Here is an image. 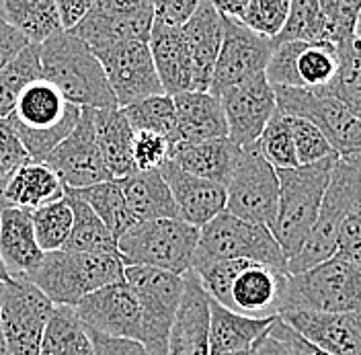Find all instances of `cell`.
<instances>
[{
    "label": "cell",
    "mask_w": 361,
    "mask_h": 355,
    "mask_svg": "<svg viewBox=\"0 0 361 355\" xmlns=\"http://www.w3.org/2000/svg\"><path fill=\"white\" fill-rule=\"evenodd\" d=\"M193 66V90L207 92L222 47L224 23L212 0H200L191 19L180 27Z\"/></svg>",
    "instance_id": "603a6c76"
},
{
    "label": "cell",
    "mask_w": 361,
    "mask_h": 355,
    "mask_svg": "<svg viewBox=\"0 0 361 355\" xmlns=\"http://www.w3.org/2000/svg\"><path fill=\"white\" fill-rule=\"evenodd\" d=\"M269 333L273 335V337H277L279 341H283V343L292 349L293 355H329L326 351H322L320 347L312 345L310 341H306L304 337H300V335L295 333L293 329H290L279 316L273 318V323H271L269 327Z\"/></svg>",
    "instance_id": "816d5d0a"
},
{
    "label": "cell",
    "mask_w": 361,
    "mask_h": 355,
    "mask_svg": "<svg viewBox=\"0 0 361 355\" xmlns=\"http://www.w3.org/2000/svg\"><path fill=\"white\" fill-rule=\"evenodd\" d=\"M335 49L338 58L337 72L320 90L335 97L361 121V42L353 37Z\"/></svg>",
    "instance_id": "d590c367"
},
{
    "label": "cell",
    "mask_w": 361,
    "mask_h": 355,
    "mask_svg": "<svg viewBox=\"0 0 361 355\" xmlns=\"http://www.w3.org/2000/svg\"><path fill=\"white\" fill-rule=\"evenodd\" d=\"M80 112L82 109L68 103L58 89L39 78L23 90L6 121L19 138L29 160L45 162L56 146H60L74 130Z\"/></svg>",
    "instance_id": "5b68a950"
},
{
    "label": "cell",
    "mask_w": 361,
    "mask_h": 355,
    "mask_svg": "<svg viewBox=\"0 0 361 355\" xmlns=\"http://www.w3.org/2000/svg\"><path fill=\"white\" fill-rule=\"evenodd\" d=\"M160 173L171 189L179 220L185 224L202 230L205 224L226 212V187L222 185L193 177L171 160L160 167Z\"/></svg>",
    "instance_id": "7402d4cb"
},
{
    "label": "cell",
    "mask_w": 361,
    "mask_h": 355,
    "mask_svg": "<svg viewBox=\"0 0 361 355\" xmlns=\"http://www.w3.org/2000/svg\"><path fill=\"white\" fill-rule=\"evenodd\" d=\"M94 56L103 66L119 109L157 95H164L148 44L130 42L109 47Z\"/></svg>",
    "instance_id": "9a60e30c"
},
{
    "label": "cell",
    "mask_w": 361,
    "mask_h": 355,
    "mask_svg": "<svg viewBox=\"0 0 361 355\" xmlns=\"http://www.w3.org/2000/svg\"><path fill=\"white\" fill-rule=\"evenodd\" d=\"M279 318L329 355H361V312H286Z\"/></svg>",
    "instance_id": "ffe728a7"
},
{
    "label": "cell",
    "mask_w": 361,
    "mask_h": 355,
    "mask_svg": "<svg viewBox=\"0 0 361 355\" xmlns=\"http://www.w3.org/2000/svg\"><path fill=\"white\" fill-rule=\"evenodd\" d=\"M335 255L361 263V201L347 214L338 228Z\"/></svg>",
    "instance_id": "c3c4849f"
},
{
    "label": "cell",
    "mask_w": 361,
    "mask_h": 355,
    "mask_svg": "<svg viewBox=\"0 0 361 355\" xmlns=\"http://www.w3.org/2000/svg\"><path fill=\"white\" fill-rule=\"evenodd\" d=\"M25 45H29L21 35L11 29L8 25L0 31V70L6 66L19 52H21Z\"/></svg>",
    "instance_id": "db71d44e"
},
{
    "label": "cell",
    "mask_w": 361,
    "mask_h": 355,
    "mask_svg": "<svg viewBox=\"0 0 361 355\" xmlns=\"http://www.w3.org/2000/svg\"><path fill=\"white\" fill-rule=\"evenodd\" d=\"M4 210V203H2V195H0V212ZM11 279H8V275H6V269L2 265V261H0V284H8Z\"/></svg>",
    "instance_id": "9f6ffc18"
},
{
    "label": "cell",
    "mask_w": 361,
    "mask_h": 355,
    "mask_svg": "<svg viewBox=\"0 0 361 355\" xmlns=\"http://www.w3.org/2000/svg\"><path fill=\"white\" fill-rule=\"evenodd\" d=\"M257 146H259L261 155L265 156V160L269 162L273 169H293V167H298L290 126H288L286 115L279 109H275V113L271 115L265 130L261 133V138L257 140Z\"/></svg>",
    "instance_id": "b9f144b4"
},
{
    "label": "cell",
    "mask_w": 361,
    "mask_h": 355,
    "mask_svg": "<svg viewBox=\"0 0 361 355\" xmlns=\"http://www.w3.org/2000/svg\"><path fill=\"white\" fill-rule=\"evenodd\" d=\"M169 152H171V144L166 138L148 132L134 133L132 156H134L135 171H157L169 160Z\"/></svg>",
    "instance_id": "bcb514c9"
},
{
    "label": "cell",
    "mask_w": 361,
    "mask_h": 355,
    "mask_svg": "<svg viewBox=\"0 0 361 355\" xmlns=\"http://www.w3.org/2000/svg\"><path fill=\"white\" fill-rule=\"evenodd\" d=\"M338 68L335 45L300 44L293 60V74L298 89H320L329 85Z\"/></svg>",
    "instance_id": "74e56055"
},
{
    "label": "cell",
    "mask_w": 361,
    "mask_h": 355,
    "mask_svg": "<svg viewBox=\"0 0 361 355\" xmlns=\"http://www.w3.org/2000/svg\"><path fill=\"white\" fill-rule=\"evenodd\" d=\"M89 335L94 355H152L140 341L134 339H115L92 331H89Z\"/></svg>",
    "instance_id": "f907efd6"
},
{
    "label": "cell",
    "mask_w": 361,
    "mask_h": 355,
    "mask_svg": "<svg viewBox=\"0 0 361 355\" xmlns=\"http://www.w3.org/2000/svg\"><path fill=\"white\" fill-rule=\"evenodd\" d=\"M286 312H361V263L333 255L288 275L279 302V314Z\"/></svg>",
    "instance_id": "8992f818"
},
{
    "label": "cell",
    "mask_w": 361,
    "mask_h": 355,
    "mask_svg": "<svg viewBox=\"0 0 361 355\" xmlns=\"http://www.w3.org/2000/svg\"><path fill=\"white\" fill-rule=\"evenodd\" d=\"M148 47L164 95L177 97L180 92L193 90L191 56L180 29L152 23Z\"/></svg>",
    "instance_id": "484cf974"
},
{
    "label": "cell",
    "mask_w": 361,
    "mask_h": 355,
    "mask_svg": "<svg viewBox=\"0 0 361 355\" xmlns=\"http://www.w3.org/2000/svg\"><path fill=\"white\" fill-rule=\"evenodd\" d=\"M200 0H162L154 2V23L180 29L195 13Z\"/></svg>",
    "instance_id": "681fc988"
},
{
    "label": "cell",
    "mask_w": 361,
    "mask_h": 355,
    "mask_svg": "<svg viewBox=\"0 0 361 355\" xmlns=\"http://www.w3.org/2000/svg\"><path fill=\"white\" fill-rule=\"evenodd\" d=\"M279 179L257 144L243 148L226 185V212L245 222L271 228L277 214Z\"/></svg>",
    "instance_id": "8fae6325"
},
{
    "label": "cell",
    "mask_w": 361,
    "mask_h": 355,
    "mask_svg": "<svg viewBox=\"0 0 361 355\" xmlns=\"http://www.w3.org/2000/svg\"><path fill=\"white\" fill-rule=\"evenodd\" d=\"M277 109L316 126L338 156L361 152V121L320 89H273Z\"/></svg>",
    "instance_id": "4fadbf2b"
},
{
    "label": "cell",
    "mask_w": 361,
    "mask_h": 355,
    "mask_svg": "<svg viewBox=\"0 0 361 355\" xmlns=\"http://www.w3.org/2000/svg\"><path fill=\"white\" fill-rule=\"evenodd\" d=\"M216 304L248 318L279 316L288 273L252 261H218L193 269Z\"/></svg>",
    "instance_id": "6da1fadb"
},
{
    "label": "cell",
    "mask_w": 361,
    "mask_h": 355,
    "mask_svg": "<svg viewBox=\"0 0 361 355\" xmlns=\"http://www.w3.org/2000/svg\"><path fill=\"white\" fill-rule=\"evenodd\" d=\"M123 191L126 205L135 222H152V220H175L179 218L177 205L173 201L171 189L157 171H135L134 175L117 179Z\"/></svg>",
    "instance_id": "f1b7e54d"
},
{
    "label": "cell",
    "mask_w": 361,
    "mask_h": 355,
    "mask_svg": "<svg viewBox=\"0 0 361 355\" xmlns=\"http://www.w3.org/2000/svg\"><path fill=\"white\" fill-rule=\"evenodd\" d=\"M29 216H31L37 244L44 253H56L64 248L70 230H72V210L68 205L66 198L44 205L31 212Z\"/></svg>",
    "instance_id": "60d3db41"
},
{
    "label": "cell",
    "mask_w": 361,
    "mask_h": 355,
    "mask_svg": "<svg viewBox=\"0 0 361 355\" xmlns=\"http://www.w3.org/2000/svg\"><path fill=\"white\" fill-rule=\"evenodd\" d=\"M152 23L154 2L150 0H92L87 17L70 33L99 54L130 42L148 44Z\"/></svg>",
    "instance_id": "7c38bea8"
},
{
    "label": "cell",
    "mask_w": 361,
    "mask_h": 355,
    "mask_svg": "<svg viewBox=\"0 0 361 355\" xmlns=\"http://www.w3.org/2000/svg\"><path fill=\"white\" fill-rule=\"evenodd\" d=\"M126 265L115 255H87L56 251L45 253L39 267L29 275L35 288L54 306L74 308L97 289L123 282Z\"/></svg>",
    "instance_id": "277c9868"
},
{
    "label": "cell",
    "mask_w": 361,
    "mask_h": 355,
    "mask_svg": "<svg viewBox=\"0 0 361 355\" xmlns=\"http://www.w3.org/2000/svg\"><path fill=\"white\" fill-rule=\"evenodd\" d=\"M228 126V140L238 148L257 144L271 115L277 109L275 92L265 74L248 78L245 83L224 90L220 97Z\"/></svg>",
    "instance_id": "ac0fdd59"
},
{
    "label": "cell",
    "mask_w": 361,
    "mask_h": 355,
    "mask_svg": "<svg viewBox=\"0 0 361 355\" xmlns=\"http://www.w3.org/2000/svg\"><path fill=\"white\" fill-rule=\"evenodd\" d=\"M64 198L72 210V230L62 251L119 257L117 241L113 239L107 226L99 220V216L68 187H64Z\"/></svg>",
    "instance_id": "d6a6232c"
},
{
    "label": "cell",
    "mask_w": 361,
    "mask_h": 355,
    "mask_svg": "<svg viewBox=\"0 0 361 355\" xmlns=\"http://www.w3.org/2000/svg\"><path fill=\"white\" fill-rule=\"evenodd\" d=\"M218 261H252L288 273V259L269 228L250 224L222 212L200 230L191 269Z\"/></svg>",
    "instance_id": "ba28073f"
},
{
    "label": "cell",
    "mask_w": 361,
    "mask_h": 355,
    "mask_svg": "<svg viewBox=\"0 0 361 355\" xmlns=\"http://www.w3.org/2000/svg\"><path fill=\"white\" fill-rule=\"evenodd\" d=\"M0 355H11L8 347H6V341H4V335H2V329H0Z\"/></svg>",
    "instance_id": "6f0895ef"
},
{
    "label": "cell",
    "mask_w": 361,
    "mask_h": 355,
    "mask_svg": "<svg viewBox=\"0 0 361 355\" xmlns=\"http://www.w3.org/2000/svg\"><path fill=\"white\" fill-rule=\"evenodd\" d=\"M74 312L92 333L140 341V306L126 279L97 289L78 302Z\"/></svg>",
    "instance_id": "d6986e66"
},
{
    "label": "cell",
    "mask_w": 361,
    "mask_h": 355,
    "mask_svg": "<svg viewBox=\"0 0 361 355\" xmlns=\"http://www.w3.org/2000/svg\"><path fill=\"white\" fill-rule=\"evenodd\" d=\"M39 355H94L89 329L74 308L56 306L45 327Z\"/></svg>",
    "instance_id": "836d02e7"
},
{
    "label": "cell",
    "mask_w": 361,
    "mask_h": 355,
    "mask_svg": "<svg viewBox=\"0 0 361 355\" xmlns=\"http://www.w3.org/2000/svg\"><path fill=\"white\" fill-rule=\"evenodd\" d=\"M72 191L99 216V220L107 226V230L111 232L115 241L119 236H123L135 224L128 205H126L123 191H121V185L117 179L92 185L87 189H72Z\"/></svg>",
    "instance_id": "e575fe53"
},
{
    "label": "cell",
    "mask_w": 361,
    "mask_h": 355,
    "mask_svg": "<svg viewBox=\"0 0 361 355\" xmlns=\"http://www.w3.org/2000/svg\"><path fill=\"white\" fill-rule=\"evenodd\" d=\"M4 207L23 210L27 214L64 198V183L45 164L27 160L11 177L0 183Z\"/></svg>",
    "instance_id": "4316f807"
},
{
    "label": "cell",
    "mask_w": 361,
    "mask_h": 355,
    "mask_svg": "<svg viewBox=\"0 0 361 355\" xmlns=\"http://www.w3.org/2000/svg\"><path fill=\"white\" fill-rule=\"evenodd\" d=\"M6 27V23H4V17H2V6H0V31Z\"/></svg>",
    "instance_id": "91938a15"
},
{
    "label": "cell",
    "mask_w": 361,
    "mask_h": 355,
    "mask_svg": "<svg viewBox=\"0 0 361 355\" xmlns=\"http://www.w3.org/2000/svg\"><path fill=\"white\" fill-rule=\"evenodd\" d=\"M31 216L23 210L4 207L0 212V261L8 279H29L44 259Z\"/></svg>",
    "instance_id": "d4e9b609"
},
{
    "label": "cell",
    "mask_w": 361,
    "mask_h": 355,
    "mask_svg": "<svg viewBox=\"0 0 361 355\" xmlns=\"http://www.w3.org/2000/svg\"><path fill=\"white\" fill-rule=\"evenodd\" d=\"M209 354H252L255 343L269 331L273 323V318L236 314L214 300H209Z\"/></svg>",
    "instance_id": "4dcf8cb0"
},
{
    "label": "cell",
    "mask_w": 361,
    "mask_h": 355,
    "mask_svg": "<svg viewBox=\"0 0 361 355\" xmlns=\"http://www.w3.org/2000/svg\"><path fill=\"white\" fill-rule=\"evenodd\" d=\"M54 304L27 279H11L0 291V329L11 355H39Z\"/></svg>",
    "instance_id": "5bb4252c"
},
{
    "label": "cell",
    "mask_w": 361,
    "mask_h": 355,
    "mask_svg": "<svg viewBox=\"0 0 361 355\" xmlns=\"http://www.w3.org/2000/svg\"><path fill=\"white\" fill-rule=\"evenodd\" d=\"M175 105V144H195L205 140L228 138L222 103L209 92L189 90L173 97Z\"/></svg>",
    "instance_id": "cb8c5ba5"
},
{
    "label": "cell",
    "mask_w": 361,
    "mask_h": 355,
    "mask_svg": "<svg viewBox=\"0 0 361 355\" xmlns=\"http://www.w3.org/2000/svg\"><path fill=\"white\" fill-rule=\"evenodd\" d=\"M224 23V37L222 47L214 66L209 95L220 97L224 90L232 89L248 78L265 74V68L273 52V44L248 31L245 25L230 19Z\"/></svg>",
    "instance_id": "e0dca14e"
},
{
    "label": "cell",
    "mask_w": 361,
    "mask_h": 355,
    "mask_svg": "<svg viewBox=\"0 0 361 355\" xmlns=\"http://www.w3.org/2000/svg\"><path fill=\"white\" fill-rule=\"evenodd\" d=\"M337 158L338 156H329L306 167L275 169L279 179V198L277 214L269 230L288 261L298 255L314 228Z\"/></svg>",
    "instance_id": "3957f363"
},
{
    "label": "cell",
    "mask_w": 361,
    "mask_h": 355,
    "mask_svg": "<svg viewBox=\"0 0 361 355\" xmlns=\"http://www.w3.org/2000/svg\"><path fill=\"white\" fill-rule=\"evenodd\" d=\"M183 296L169 333V355L209 354V296L193 269L183 275Z\"/></svg>",
    "instance_id": "44dd1931"
},
{
    "label": "cell",
    "mask_w": 361,
    "mask_h": 355,
    "mask_svg": "<svg viewBox=\"0 0 361 355\" xmlns=\"http://www.w3.org/2000/svg\"><path fill=\"white\" fill-rule=\"evenodd\" d=\"M92 6V0H56L58 17L64 33H70L78 27V23L87 17V13Z\"/></svg>",
    "instance_id": "f5cc1de1"
},
{
    "label": "cell",
    "mask_w": 361,
    "mask_h": 355,
    "mask_svg": "<svg viewBox=\"0 0 361 355\" xmlns=\"http://www.w3.org/2000/svg\"><path fill=\"white\" fill-rule=\"evenodd\" d=\"M326 44L324 15L318 0H293L290 2V13L283 23L279 35L271 42L279 44Z\"/></svg>",
    "instance_id": "f35d334b"
},
{
    "label": "cell",
    "mask_w": 361,
    "mask_h": 355,
    "mask_svg": "<svg viewBox=\"0 0 361 355\" xmlns=\"http://www.w3.org/2000/svg\"><path fill=\"white\" fill-rule=\"evenodd\" d=\"M29 160V156L21 146L19 138L15 136L13 128L6 119H0V183L11 177L21 164Z\"/></svg>",
    "instance_id": "7dc6e473"
},
{
    "label": "cell",
    "mask_w": 361,
    "mask_h": 355,
    "mask_svg": "<svg viewBox=\"0 0 361 355\" xmlns=\"http://www.w3.org/2000/svg\"><path fill=\"white\" fill-rule=\"evenodd\" d=\"M324 27H326V44L341 45L355 37V23L361 11V0H318Z\"/></svg>",
    "instance_id": "f6af8a7d"
},
{
    "label": "cell",
    "mask_w": 361,
    "mask_h": 355,
    "mask_svg": "<svg viewBox=\"0 0 361 355\" xmlns=\"http://www.w3.org/2000/svg\"><path fill=\"white\" fill-rule=\"evenodd\" d=\"M42 78L39 45H25L21 52L0 70V119H6L21 92Z\"/></svg>",
    "instance_id": "8d00e7d4"
},
{
    "label": "cell",
    "mask_w": 361,
    "mask_h": 355,
    "mask_svg": "<svg viewBox=\"0 0 361 355\" xmlns=\"http://www.w3.org/2000/svg\"><path fill=\"white\" fill-rule=\"evenodd\" d=\"M0 6L4 23L29 45H44L64 33L56 0H2Z\"/></svg>",
    "instance_id": "1f68e13d"
},
{
    "label": "cell",
    "mask_w": 361,
    "mask_h": 355,
    "mask_svg": "<svg viewBox=\"0 0 361 355\" xmlns=\"http://www.w3.org/2000/svg\"><path fill=\"white\" fill-rule=\"evenodd\" d=\"M286 119H288L290 133H292L298 167L314 164L329 156H338L333 150V146L329 144V140L310 121L300 119V117H288V115H286Z\"/></svg>",
    "instance_id": "ee69618b"
},
{
    "label": "cell",
    "mask_w": 361,
    "mask_h": 355,
    "mask_svg": "<svg viewBox=\"0 0 361 355\" xmlns=\"http://www.w3.org/2000/svg\"><path fill=\"white\" fill-rule=\"evenodd\" d=\"M209 355H250V354H209Z\"/></svg>",
    "instance_id": "94428289"
},
{
    "label": "cell",
    "mask_w": 361,
    "mask_h": 355,
    "mask_svg": "<svg viewBox=\"0 0 361 355\" xmlns=\"http://www.w3.org/2000/svg\"><path fill=\"white\" fill-rule=\"evenodd\" d=\"M240 152L243 148H238L228 138H218L195 144H175L171 146L169 160L193 177L205 179L226 187L240 158Z\"/></svg>",
    "instance_id": "83f0119b"
},
{
    "label": "cell",
    "mask_w": 361,
    "mask_h": 355,
    "mask_svg": "<svg viewBox=\"0 0 361 355\" xmlns=\"http://www.w3.org/2000/svg\"><path fill=\"white\" fill-rule=\"evenodd\" d=\"M197 241L200 230L179 218L135 222L117 239V253L126 267H152L185 275L193 265Z\"/></svg>",
    "instance_id": "9c48e42d"
},
{
    "label": "cell",
    "mask_w": 361,
    "mask_h": 355,
    "mask_svg": "<svg viewBox=\"0 0 361 355\" xmlns=\"http://www.w3.org/2000/svg\"><path fill=\"white\" fill-rule=\"evenodd\" d=\"M39 60L42 80L58 89L68 103L80 109L117 107L99 58L72 33H60L39 45Z\"/></svg>",
    "instance_id": "7a4b0ae2"
},
{
    "label": "cell",
    "mask_w": 361,
    "mask_h": 355,
    "mask_svg": "<svg viewBox=\"0 0 361 355\" xmlns=\"http://www.w3.org/2000/svg\"><path fill=\"white\" fill-rule=\"evenodd\" d=\"M92 128L105 167L113 179L130 177L135 173L134 130L119 107L113 109H92Z\"/></svg>",
    "instance_id": "f546056e"
},
{
    "label": "cell",
    "mask_w": 361,
    "mask_h": 355,
    "mask_svg": "<svg viewBox=\"0 0 361 355\" xmlns=\"http://www.w3.org/2000/svg\"><path fill=\"white\" fill-rule=\"evenodd\" d=\"M290 13V0H247L240 25L255 35L273 42Z\"/></svg>",
    "instance_id": "7bdbcfd3"
},
{
    "label": "cell",
    "mask_w": 361,
    "mask_h": 355,
    "mask_svg": "<svg viewBox=\"0 0 361 355\" xmlns=\"http://www.w3.org/2000/svg\"><path fill=\"white\" fill-rule=\"evenodd\" d=\"M130 128L137 132L158 133L162 138L169 140V144L173 142L175 136V105H173V97L169 95H157L150 99H144L140 103H134L130 107L121 109Z\"/></svg>",
    "instance_id": "ab89813d"
},
{
    "label": "cell",
    "mask_w": 361,
    "mask_h": 355,
    "mask_svg": "<svg viewBox=\"0 0 361 355\" xmlns=\"http://www.w3.org/2000/svg\"><path fill=\"white\" fill-rule=\"evenodd\" d=\"M355 37L361 42V11L360 15H357V23H355Z\"/></svg>",
    "instance_id": "680465c9"
},
{
    "label": "cell",
    "mask_w": 361,
    "mask_h": 355,
    "mask_svg": "<svg viewBox=\"0 0 361 355\" xmlns=\"http://www.w3.org/2000/svg\"><path fill=\"white\" fill-rule=\"evenodd\" d=\"M123 279L140 306V343L152 355H169V333L183 296V275L130 265Z\"/></svg>",
    "instance_id": "30bf717a"
},
{
    "label": "cell",
    "mask_w": 361,
    "mask_h": 355,
    "mask_svg": "<svg viewBox=\"0 0 361 355\" xmlns=\"http://www.w3.org/2000/svg\"><path fill=\"white\" fill-rule=\"evenodd\" d=\"M2 288H4V284H0V291H2Z\"/></svg>",
    "instance_id": "6125c7cd"
},
{
    "label": "cell",
    "mask_w": 361,
    "mask_h": 355,
    "mask_svg": "<svg viewBox=\"0 0 361 355\" xmlns=\"http://www.w3.org/2000/svg\"><path fill=\"white\" fill-rule=\"evenodd\" d=\"M45 164L60 177L68 189H87L92 185L111 181V175L101 156L94 128L92 109H82L80 119L66 140L45 158Z\"/></svg>",
    "instance_id": "2e32d148"
},
{
    "label": "cell",
    "mask_w": 361,
    "mask_h": 355,
    "mask_svg": "<svg viewBox=\"0 0 361 355\" xmlns=\"http://www.w3.org/2000/svg\"><path fill=\"white\" fill-rule=\"evenodd\" d=\"M250 355H293V351L283 343V341H279L277 337H273V335L267 331V333L263 335V337L255 343L252 354Z\"/></svg>",
    "instance_id": "11a10c76"
},
{
    "label": "cell",
    "mask_w": 361,
    "mask_h": 355,
    "mask_svg": "<svg viewBox=\"0 0 361 355\" xmlns=\"http://www.w3.org/2000/svg\"><path fill=\"white\" fill-rule=\"evenodd\" d=\"M361 201V152L338 156L324 191L314 228L298 255L288 261V275L304 273L337 253L338 228L347 214Z\"/></svg>",
    "instance_id": "52a82bcc"
}]
</instances>
